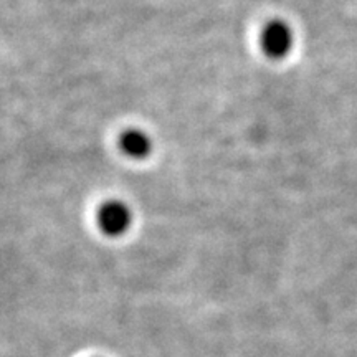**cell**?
<instances>
[{"mask_svg": "<svg viewBox=\"0 0 357 357\" xmlns=\"http://www.w3.org/2000/svg\"><path fill=\"white\" fill-rule=\"evenodd\" d=\"M119 147L129 158L144 159L153 151V141L141 129H128L119 139Z\"/></svg>", "mask_w": 357, "mask_h": 357, "instance_id": "cell-3", "label": "cell"}, {"mask_svg": "<svg viewBox=\"0 0 357 357\" xmlns=\"http://www.w3.org/2000/svg\"><path fill=\"white\" fill-rule=\"evenodd\" d=\"M294 43L293 30L283 20H271L263 26L260 35L261 50L273 60H281L291 52Z\"/></svg>", "mask_w": 357, "mask_h": 357, "instance_id": "cell-1", "label": "cell"}, {"mask_svg": "<svg viewBox=\"0 0 357 357\" xmlns=\"http://www.w3.org/2000/svg\"><path fill=\"white\" fill-rule=\"evenodd\" d=\"M132 222L131 208L121 200H111L101 205L98 211V225L102 234L109 236H119L126 234Z\"/></svg>", "mask_w": 357, "mask_h": 357, "instance_id": "cell-2", "label": "cell"}]
</instances>
